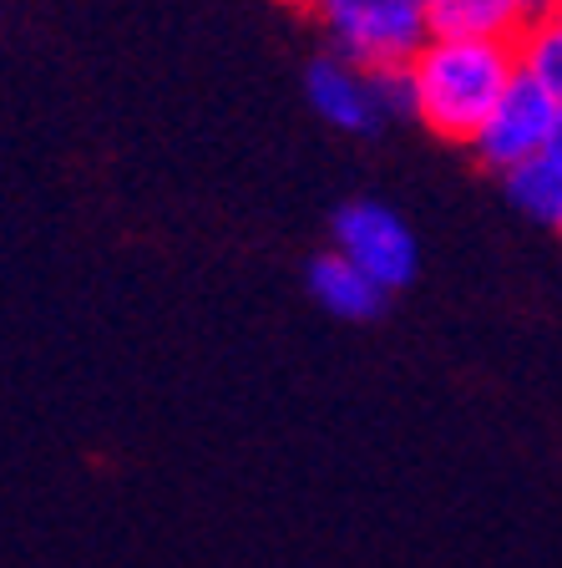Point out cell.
I'll use <instances>...</instances> for the list:
<instances>
[{
    "label": "cell",
    "instance_id": "cell-1",
    "mask_svg": "<svg viewBox=\"0 0 562 568\" xmlns=\"http://www.w3.org/2000/svg\"><path fill=\"white\" fill-rule=\"evenodd\" d=\"M517 77L512 41H471V36H431L410 61L416 122L446 142L471 148L481 122Z\"/></svg>",
    "mask_w": 562,
    "mask_h": 568
},
{
    "label": "cell",
    "instance_id": "cell-2",
    "mask_svg": "<svg viewBox=\"0 0 562 568\" xmlns=\"http://www.w3.org/2000/svg\"><path fill=\"white\" fill-rule=\"evenodd\" d=\"M329 51L355 67H410L431 41V0H315Z\"/></svg>",
    "mask_w": 562,
    "mask_h": 568
},
{
    "label": "cell",
    "instance_id": "cell-3",
    "mask_svg": "<svg viewBox=\"0 0 562 568\" xmlns=\"http://www.w3.org/2000/svg\"><path fill=\"white\" fill-rule=\"evenodd\" d=\"M558 128H562V106L542 92L532 77L517 71L512 87L502 92V102L492 106V118L481 122L477 142H471V153L477 163H487L492 173H512V168L532 163V158L552 153V142H558Z\"/></svg>",
    "mask_w": 562,
    "mask_h": 568
},
{
    "label": "cell",
    "instance_id": "cell-4",
    "mask_svg": "<svg viewBox=\"0 0 562 568\" xmlns=\"http://www.w3.org/2000/svg\"><path fill=\"white\" fill-rule=\"evenodd\" d=\"M335 254L365 270L380 290H406L421 270V244L410 234V224L400 219L390 203L375 199H355L335 213Z\"/></svg>",
    "mask_w": 562,
    "mask_h": 568
},
{
    "label": "cell",
    "instance_id": "cell-5",
    "mask_svg": "<svg viewBox=\"0 0 562 568\" xmlns=\"http://www.w3.org/2000/svg\"><path fill=\"white\" fill-rule=\"evenodd\" d=\"M305 97L309 106H315L319 118L329 122V128L340 132H375L380 128V102H375V87H370V71L355 67V61L335 57V51H325V57L309 61L305 71Z\"/></svg>",
    "mask_w": 562,
    "mask_h": 568
},
{
    "label": "cell",
    "instance_id": "cell-6",
    "mask_svg": "<svg viewBox=\"0 0 562 568\" xmlns=\"http://www.w3.org/2000/svg\"><path fill=\"white\" fill-rule=\"evenodd\" d=\"M538 26L532 0H431L436 36H471V41H522Z\"/></svg>",
    "mask_w": 562,
    "mask_h": 568
},
{
    "label": "cell",
    "instance_id": "cell-7",
    "mask_svg": "<svg viewBox=\"0 0 562 568\" xmlns=\"http://www.w3.org/2000/svg\"><path fill=\"white\" fill-rule=\"evenodd\" d=\"M309 295L340 320H375L386 310L390 290H380L370 274L355 270L345 254L329 248V254H315V264H309Z\"/></svg>",
    "mask_w": 562,
    "mask_h": 568
},
{
    "label": "cell",
    "instance_id": "cell-8",
    "mask_svg": "<svg viewBox=\"0 0 562 568\" xmlns=\"http://www.w3.org/2000/svg\"><path fill=\"white\" fill-rule=\"evenodd\" d=\"M502 183H507V199L528 213L532 224L558 229L562 234V153L532 158V163L512 168Z\"/></svg>",
    "mask_w": 562,
    "mask_h": 568
},
{
    "label": "cell",
    "instance_id": "cell-9",
    "mask_svg": "<svg viewBox=\"0 0 562 568\" xmlns=\"http://www.w3.org/2000/svg\"><path fill=\"white\" fill-rule=\"evenodd\" d=\"M517 71L532 77V82L562 106V16H548V21L528 26V36L517 41Z\"/></svg>",
    "mask_w": 562,
    "mask_h": 568
},
{
    "label": "cell",
    "instance_id": "cell-10",
    "mask_svg": "<svg viewBox=\"0 0 562 568\" xmlns=\"http://www.w3.org/2000/svg\"><path fill=\"white\" fill-rule=\"evenodd\" d=\"M375 102H380V118H416V92H410V67H375L370 71Z\"/></svg>",
    "mask_w": 562,
    "mask_h": 568
},
{
    "label": "cell",
    "instance_id": "cell-11",
    "mask_svg": "<svg viewBox=\"0 0 562 568\" xmlns=\"http://www.w3.org/2000/svg\"><path fill=\"white\" fill-rule=\"evenodd\" d=\"M284 6H309V11H315V0H284Z\"/></svg>",
    "mask_w": 562,
    "mask_h": 568
},
{
    "label": "cell",
    "instance_id": "cell-12",
    "mask_svg": "<svg viewBox=\"0 0 562 568\" xmlns=\"http://www.w3.org/2000/svg\"><path fill=\"white\" fill-rule=\"evenodd\" d=\"M552 153H562V128H558V142H552Z\"/></svg>",
    "mask_w": 562,
    "mask_h": 568
}]
</instances>
